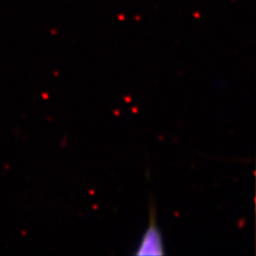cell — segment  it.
Here are the masks:
<instances>
[{
  "label": "cell",
  "instance_id": "obj_1",
  "mask_svg": "<svg viewBox=\"0 0 256 256\" xmlns=\"http://www.w3.org/2000/svg\"><path fill=\"white\" fill-rule=\"evenodd\" d=\"M162 251V243L160 239V234L155 225H152L147 228V230L144 234V237L139 248L138 254L143 255V254H161Z\"/></svg>",
  "mask_w": 256,
  "mask_h": 256
}]
</instances>
